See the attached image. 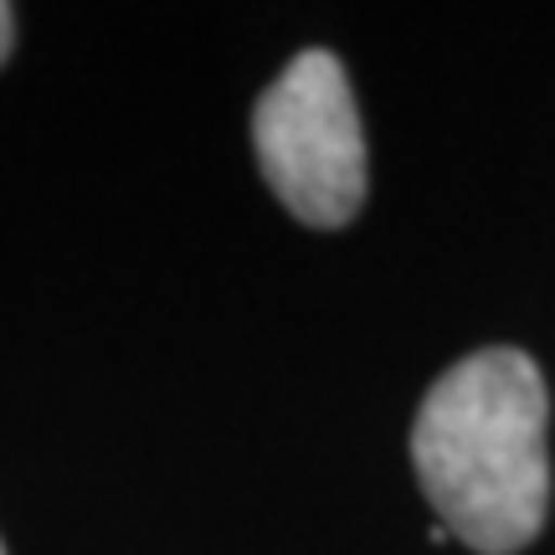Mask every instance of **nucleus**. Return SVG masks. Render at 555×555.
<instances>
[{
    "label": "nucleus",
    "instance_id": "obj_2",
    "mask_svg": "<svg viewBox=\"0 0 555 555\" xmlns=\"http://www.w3.org/2000/svg\"><path fill=\"white\" fill-rule=\"evenodd\" d=\"M253 144L273 196L309 227H345L365 206V134L330 52H304L258 99Z\"/></svg>",
    "mask_w": 555,
    "mask_h": 555
},
{
    "label": "nucleus",
    "instance_id": "obj_3",
    "mask_svg": "<svg viewBox=\"0 0 555 555\" xmlns=\"http://www.w3.org/2000/svg\"><path fill=\"white\" fill-rule=\"evenodd\" d=\"M11 41H16V11L0 0V62L11 57Z\"/></svg>",
    "mask_w": 555,
    "mask_h": 555
},
{
    "label": "nucleus",
    "instance_id": "obj_1",
    "mask_svg": "<svg viewBox=\"0 0 555 555\" xmlns=\"http://www.w3.org/2000/svg\"><path fill=\"white\" fill-rule=\"evenodd\" d=\"M551 397L525 350L457 360L416 412L412 463L437 525L478 555H515L551 509Z\"/></svg>",
    "mask_w": 555,
    "mask_h": 555
},
{
    "label": "nucleus",
    "instance_id": "obj_4",
    "mask_svg": "<svg viewBox=\"0 0 555 555\" xmlns=\"http://www.w3.org/2000/svg\"><path fill=\"white\" fill-rule=\"evenodd\" d=\"M0 555H5V551H0Z\"/></svg>",
    "mask_w": 555,
    "mask_h": 555
}]
</instances>
